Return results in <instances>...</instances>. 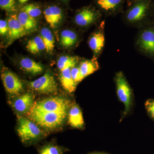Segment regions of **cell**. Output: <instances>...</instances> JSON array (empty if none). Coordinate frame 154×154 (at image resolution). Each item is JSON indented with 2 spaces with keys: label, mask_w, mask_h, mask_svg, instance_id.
Masks as SVG:
<instances>
[{
  "label": "cell",
  "mask_w": 154,
  "mask_h": 154,
  "mask_svg": "<svg viewBox=\"0 0 154 154\" xmlns=\"http://www.w3.org/2000/svg\"><path fill=\"white\" fill-rule=\"evenodd\" d=\"M97 59L98 58L93 57L91 60L81 62L79 67L84 79L99 69V64Z\"/></svg>",
  "instance_id": "2e32d148"
},
{
  "label": "cell",
  "mask_w": 154,
  "mask_h": 154,
  "mask_svg": "<svg viewBox=\"0 0 154 154\" xmlns=\"http://www.w3.org/2000/svg\"><path fill=\"white\" fill-rule=\"evenodd\" d=\"M8 26V45L14 41L29 34L21 25L16 14H12L7 20Z\"/></svg>",
  "instance_id": "7c38bea8"
},
{
  "label": "cell",
  "mask_w": 154,
  "mask_h": 154,
  "mask_svg": "<svg viewBox=\"0 0 154 154\" xmlns=\"http://www.w3.org/2000/svg\"><path fill=\"white\" fill-rule=\"evenodd\" d=\"M18 134L23 143L30 144L40 139L42 131L35 122L28 119L18 116Z\"/></svg>",
  "instance_id": "5b68a950"
},
{
  "label": "cell",
  "mask_w": 154,
  "mask_h": 154,
  "mask_svg": "<svg viewBox=\"0 0 154 154\" xmlns=\"http://www.w3.org/2000/svg\"><path fill=\"white\" fill-rule=\"evenodd\" d=\"M152 0H140L128 6L122 13V20L128 27L138 29L150 21Z\"/></svg>",
  "instance_id": "6da1fadb"
},
{
  "label": "cell",
  "mask_w": 154,
  "mask_h": 154,
  "mask_svg": "<svg viewBox=\"0 0 154 154\" xmlns=\"http://www.w3.org/2000/svg\"><path fill=\"white\" fill-rule=\"evenodd\" d=\"M45 21L53 29L57 28L63 17L61 9L57 6H51L45 9L44 12Z\"/></svg>",
  "instance_id": "4fadbf2b"
},
{
  "label": "cell",
  "mask_w": 154,
  "mask_h": 154,
  "mask_svg": "<svg viewBox=\"0 0 154 154\" xmlns=\"http://www.w3.org/2000/svg\"><path fill=\"white\" fill-rule=\"evenodd\" d=\"M60 79L62 85L66 91L70 93L74 92L77 84L72 78L70 68L66 69L60 72Z\"/></svg>",
  "instance_id": "e0dca14e"
},
{
  "label": "cell",
  "mask_w": 154,
  "mask_h": 154,
  "mask_svg": "<svg viewBox=\"0 0 154 154\" xmlns=\"http://www.w3.org/2000/svg\"><path fill=\"white\" fill-rule=\"evenodd\" d=\"M102 13L96 8L88 6L77 12L74 18L76 25L81 28H88L93 24L100 22Z\"/></svg>",
  "instance_id": "52a82bcc"
},
{
  "label": "cell",
  "mask_w": 154,
  "mask_h": 154,
  "mask_svg": "<svg viewBox=\"0 0 154 154\" xmlns=\"http://www.w3.org/2000/svg\"><path fill=\"white\" fill-rule=\"evenodd\" d=\"M63 149L53 144H48L42 147L39 151V154H63Z\"/></svg>",
  "instance_id": "cb8c5ba5"
},
{
  "label": "cell",
  "mask_w": 154,
  "mask_h": 154,
  "mask_svg": "<svg viewBox=\"0 0 154 154\" xmlns=\"http://www.w3.org/2000/svg\"><path fill=\"white\" fill-rule=\"evenodd\" d=\"M140 1V0H127V4L128 7L131 5L133 3L135 2H137V1Z\"/></svg>",
  "instance_id": "f546056e"
},
{
  "label": "cell",
  "mask_w": 154,
  "mask_h": 154,
  "mask_svg": "<svg viewBox=\"0 0 154 154\" xmlns=\"http://www.w3.org/2000/svg\"><path fill=\"white\" fill-rule=\"evenodd\" d=\"M145 107L148 112L154 119V99H149L145 103Z\"/></svg>",
  "instance_id": "83f0119b"
},
{
  "label": "cell",
  "mask_w": 154,
  "mask_h": 154,
  "mask_svg": "<svg viewBox=\"0 0 154 154\" xmlns=\"http://www.w3.org/2000/svg\"><path fill=\"white\" fill-rule=\"evenodd\" d=\"M152 19H154V0H152Z\"/></svg>",
  "instance_id": "4dcf8cb0"
},
{
  "label": "cell",
  "mask_w": 154,
  "mask_h": 154,
  "mask_svg": "<svg viewBox=\"0 0 154 154\" xmlns=\"http://www.w3.org/2000/svg\"><path fill=\"white\" fill-rule=\"evenodd\" d=\"M68 111L28 113L35 123L42 127L53 129L60 126L66 118Z\"/></svg>",
  "instance_id": "277c9868"
},
{
  "label": "cell",
  "mask_w": 154,
  "mask_h": 154,
  "mask_svg": "<svg viewBox=\"0 0 154 154\" xmlns=\"http://www.w3.org/2000/svg\"><path fill=\"white\" fill-rule=\"evenodd\" d=\"M0 7L9 13L15 12L17 11L16 0H0Z\"/></svg>",
  "instance_id": "484cf974"
},
{
  "label": "cell",
  "mask_w": 154,
  "mask_h": 154,
  "mask_svg": "<svg viewBox=\"0 0 154 154\" xmlns=\"http://www.w3.org/2000/svg\"><path fill=\"white\" fill-rule=\"evenodd\" d=\"M79 60V58L78 57L63 56L58 60V68L60 72L66 69H71L75 66Z\"/></svg>",
  "instance_id": "603a6c76"
},
{
  "label": "cell",
  "mask_w": 154,
  "mask_h": 154,
  "mask_svg": "<svg viewBox=\"0 0 154 154\" xmlns=\"http://www.w3.org/2000/svg\"><path fill=\"white\" fill-rule=\"evenodd\" d=\"M127 0H95L96 8L105 17H114L122 14Z\"/></svg>",
  "instance_id": "30bf717a"
},
{
  "label": "cell",
  "mask_w": 154,
  "mask_h": 154,
  "mask_svg": "<svg viewBox=\"0 0 154 154\" xmlns=\"http://www.w3.org/2000/svg\"><path fill=\"white\" fill-rule=\"evenodd\" d=\"M105 22L101 21L97 29L89 37L88 45L94 54V57L98 58L103 51L105 45Z\"/></svg>",
  "instance_id": "9c48e42d"
},
{
  "label": "cell",
  "mask_w": 154,
  "mask_h": 154,
  "mask_svg": "<svg viewBox=\"0 0 154 154\" xmlns=\"http://www.w3.org/2000/svg\"><path fill=\"white\" fill-rule=\"evenodd\" d=\"M20 64L24 70L31 74H41L44 69L42 65L28 57L22 58L20 60Z\"/></svg>",
  "instance_id": "9a60e30c"
},
{
  "label": "cell",
  "mask_w": 154,
  "mask_h": 154,
  "mask_svg": "<svg viewBox=\"0 0 154 154\" xmlns=\"http://www.w3.org/2000/svg\"><path fill=\"white\" fill-rule=\"evenodd\" d=\"M8 30V26L7 21L1 19L0 20V34L2 36L7 35Z\"/></svg>",
  "instance_id": "f1b7e54d"
},
{
  "label": "cell",
  "mask_w": 154,
  "mask_h": 154,
  "mask_svg": "<svg viewBox=\"0 0 154 154\" xmlns=\"http://www.w3.org/2000/svg\"><path fill=\"white\" fill-rule=\"evenodd\" d=\"M29 86L33 91L40 94H51L57 91V85L54 77L49 72L35 81L29 83Z\"/></svg>",
  "instance_id": "ba28073f"
},
{
  "label": "cell",
  "mask_w": 154,
  "mask_h": 154,
  "mask_svg": "<svg viewBox=\"0 0 154 154\" xmlns=\"http://www.w3.org/2000/svg\"><path fill=\"white\" fill-rule=\"evenodd\" d=\"M2 79L6 91L12 96L20 94L23 90V85L19 77L9 70L4 71L2 74Z\"/></svg>",
  "instance_id": "8fae6325"
},
{
  "label": "cell",
  "mask_w": 154,
  "mask_h": 154,
  "mask_svg": "<svg viewBox=\"0 0 154 154\" xmlns=\"http://www.w3.org/2000/svg\"><path fill=\"white\" fill-rule=\"evenodd\" d=\"M70 101L63 97L57 96L35 102L28 113L68 111Z\"/></svg>",
  "instance_id": "3957f363"
},
{
  "label": "cell",
  "mask_w": 154,
  "mask_h": 154,
  "mask_svg": "<svg viewBox=\"0 0 154 154\" xmlns=\"http://www.w3.org/2000/svg\"><path fill=\"white\" fill-rule=\"evenodd\" d=\"M79 36L75 31L70 30H65L60 34V44L64 47L69 48L73 47L78 43Z\"/></svg>",
  "instance_id": "ffe728a7"
},
{
  "label": "cell",
  "mask_w": 154,
  "mask_h": 154,
  "mask_svg": "<svg viewBox=\"0 0 154 154\" xmlns=\"http://www.w3.org/2000/svg\"><path fill=\"white\" fill-rule=\"evenodd\" d=\"M40 35L45 45L46 52L52 53L55 46V40L52 32L48 28H43L41 30Z\"/></svg>",
  "instance_id": "7402d4cb"
},
{
  "label": "cell",
  "mask_w": 154,
  "mask_h": 154,
  "mask_svg": "<svg viewBox=\"0 0 154 154\" xmlns=\"http://www.w3.org/2000/svg\"><path fill=\"white\" fill-rule=\"evenodd\" d=\"M18 18L21 25L28 33L37 30V23L36 19L27 13L21 11L18 15Z\"/></svg>",
  "instance_id": "d6986e66"
},
{
  "label": "cell",
  "mask_w": 154,
  "mask_h": 154,
  "mask_svg": "<svg viewBox=\"0 0 154 154\" xmlns=\"http://www.w3.org/2000/svg\"><path fill=\"white\" fill-rule=\"evenodd\" d=\"M28 1H29V0H19V2L21 4H24V3L28 2Z\"/></svg>",
  "instance_id": "1f68e13d"
},
{
  "label": "cell",
  "mask_w": 154,
  "mask_h": 154,
  "mask_svg": "<svg viewBox=\"0 0 154 154\" xmlns=\"http://www.w3.org/2000/svg\"><path fill=\"white\" fill-rule=\"evenodd\" d=\"M63 1H67V0H63Z\"/></svg>",
  "instance_id": "836d02e7"
},
{
  "label": "cell",
  "mask_w": 154,
  "mask_h": 154,
  "mask_svg": "<svg viewBox=\"0 0 154 154\" xmlns=\"http://www.w3.org/2000/svg\"><path fill=\"white\" fill-rule=\"evenodd\" d=\"M21 10L34 18L39 17L42 14L41 9L35 4H28L24 6Z\"/></svg>",
  "instance_id": "d4e9b609"
},
{
  "label": "cell",
  "mask_w": 154,
  "mask_h": 154,
  "mask_svg": "<svg viewBox=\"0 0 154 154\" xmlns=\"http://www.w3.org/2000/svg\"><path fill=\"white\" fill-rule=\"evenodd\" d=\"M71 73L73 79L77 84L84 79L79 67L75 66L72 68L71 69Z\"/></svg>",
  "instance_id": "4316f807"
},
{
  "label": "cell",
  "mask_w": 154,
  "mask_h": 154,
  "mask_svg": "<svg viewBox=\"0 0 154 154\" xmlns=\"http://www.w3.org/2000/svg\"><path fill=\"white\" fill-rule=\"evenodd\" d=\"M34 98L32 94L27 93L17 98L13 103V107L18 113H28L33 106Z\"/></svg>",
  "instance_id": "5bb4252c"
},
{
  "label": "cell",
  "mask_w": 154,
  "mask_h": 154,
  "mask_svg": "<svg viewBox=\"0 0 154 154\" xmlns=\"http://www.w3.org/2000/svg\"><path fill=\"white\" fill-rule=\"evenodd\" d=\"M69 121L73 127L82 128L84 124L82 113L79 107L74 105L69 112Z\"/></svg>",
  "instance_id": "ac0fdd59"
},
{
  "label": "cell",
  "mask_w": 154,
  "mask_h": 154,
  "mask_svg": "<svg viewBox=\"0 0 154 154\" xmlns=\"http://www.w3.org/2000/svg\"><path fill=\"white\" fill-rule=\"evenodd\" d=\"M115 82L117 95L120 101L124 104L125 115L129 112L132 103V90L123 72L120 71L116 74Z\"/></svg>",
  "instance_id": "8992f818"
},
{
  "label": "cell",
  "mask_w": 154,
  "mask_h": 154,
  "mask_svg": "<svg viewBox=\"0 0 154 154\" xmlns=\"http://www.w3.org/2000/svg\"><path fill=\"white\" fill-rule=\"evenodd\" d=\"M137 30L134 38L135 48L154 62V19Z\"/></svg>",
  "instance_id": "7a4b0ae2"
},
{
  "label": "cell",
  "mask_w": 154,
  "mask_h": 154,
  "mask_svg": "<svg viewBox=\"0 0 154 154\" xmlns=\"http://www.w3.org/2000/svg\"><path fill=\"white\" fill-rule=\"evenodd\" d=\"M26 48L33 54H37L45 50V45L41 36L38 35L28 41Z\"/></svg>",
  "instance_id": "44dd1931"
},
{
  "label": "cell",
  "mask_w": 154,
  "mask_h": 154,
  "mask_svg": "<svg viewBox=\"0 0 154 154\" xmlns=\"http://www.w3.org/2000/svg\"><path fill=\"white\" fill-rule=\"evenodd\" d=\"M107 154L105 153H95V154Z\"/></svg>",
  "instance_id": "d6a6232c"
}]
</instances>
